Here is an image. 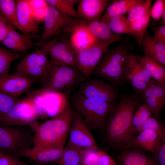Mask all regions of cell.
I'll return each mask as SVG.
<instances>
[{
    "label": "cell",
    "instance_id": "6da1fadb",
    "mask_svg": "<svg viewBox=\"0 0 165 165\" xmlns=\"http://www.w3.org/2000/svg\"><path fill=\"white\" fill-rule=\"evenodd\" d=\"M114 104L101 130L104 143L109 149L122 151L130 149L135 137L132 119L138 108L144 103L142 96L134 92L125 93Z\"/></svg>",
    "mask_w": 165,
    "mask_h": 165
},
{
    "label": "cell",
    "instance_id": "7a4b0ae2",
    "mask_svg": "<svg viewBox=\"0 0 165 165\" xmlns=\"http://www.w3.org/2000/svg\"><path fill=\"white\" fill-rule=\"evenodd\" d=\"M73 112L69 104L59 115L35 126L33 146L63 149Z\"/></svg>",
    "mask_w": 165,
    "mask_h": 165
},
{
    "label": "cell",
    "instance_id": "3957f363",
    "mask_svg": "<svg viewBox=\"0 0 165 165\" xmlns=\"http://www.w3.org/2000/svg\"><path fill=\"white\" fill-rule=\"evenodd\" d=\"M130 48L128 39L126 38L118 45L108 49L90 76L107 81L118 88L125 86L126 61Z\"/></svg>",
    "mask_w": 165,
    "mask_h": 165
},
{
    "label": "cell",
    "instance_id": "277c9868",
    "mask_svg": "<svg viewBox=\"0 0 165 165\" xmlns=\"http://www.w3.org/2000/svg\"><path fill=\"white\" fill-rule=\"evenodd\" d=\"M85 79L77 68L59 65L50 59L47 72L40 82L44 90L71 95Z\"/></svg>",
    "mask_w": 165,
    "mask_h": 165
},
{
    "label": "cell",
    "instance_id": "5b68a950",
    "mask_svg": "<svg viewBox=\"0 0 165 165\" xmlns=\"http://www.w3.org/2000/svg\"><path fill=\"white\" fill-rule=\"evenodd\" d=\"M69 102L82 116L90 129L101 130L114 104L98 101L79 95L72 94Z\"/></svg>",
    "mask_w": 165,
    "mask_h": 165
},
{
    "label": "cell",
    "instance_id": "8992f818",
    "mask_svg": "<svg viewBox=\"0 0 165 165\" xmlns=\"http://www.w3.org/2000/svg\"><path fill=\"white\" fill-rule=\"evenodd\" d=\"M33 145L34 134L28 126L0 125V151L17 157Z\"/></svg>",
    "mask_w": 165,
    "mask_h": 165
},
{
    "label": "cell",
    "instance_id": "52a82bcc",
    "mask_svg": "<svg viewBox=\"0 0 165 165\" xmlns=\"http://www.w3.org/2000/svg\"><path fill=\"white\" fill-rule=\"evenodd\" d=\"M34 44L45 50L50 56V60L56 64L77 68L75 50L68 33H62L47 42L40 41Z\"/></svg>",
    "mask_w": 165,
    "mask_h": 165
},
{
    "label": "cell",
    "instance_id": "ba28073f",
    "mask_svg": "<svg viewBox=\"0 0 165 165\" xmlns=\"http://www.w3.org/2000/svg\"><path fill=\"white\" fill-rule=\"evenodd\" d=\"M118 88L115 85L102 79L90 76L85 78L72 94L98 101L115 104L120 97Z\"/></svg>",
    "mask_w": 165,
    "mask_h": 165
},
{
    "label": "cell",
    "instance_id": "9c48e42d",
    "mask_svg": "<svg viewBox=\"0 0 165 165\" xmlns=\"http://www.w3.org/2000/svg\"><path fill=\"white\" fill-rule=\"evenodd\" d=\"M49 63L47 52L40 48L23 58L16 66V74L40 81L46 74Z\"/></svg>",
    "mask_w": 165,
    "mask_h": 165
},
{
    "label": "cell",
    "instance_id": "30bf717a",
    "mask_svg": "<svg viewBox=\"0 0 165 165\" xmlns=\"http://www.w3.org/2000/svg\"><path fill=\"white\" fill-rule=\"evenodd\" d=\"M66 145L94 151L100 150L82 116L75 111L70 127Z\"/></svg>",
    "mask_w": 165,
    "mask_h": 165
},
{
    "label": "cell",
    "instance_id": "8fae6325",
    "mask_svg": "<svg viewBox=\"0 0 165 165\" xmlns=\"http://www.w3.org/2000/svg\"><path fill=\"white\" fill-rule=\"evenodd\" d=\"M110 45L97 39L89 47L79 50H75L77 68L85 78L90 77Z\"/></svg>",
    "mask_w": 165,
    "mask_h": 165
},
{
    "label": "cell",
    "instance_id": "7c38bea8",
    "mask_svg": "<svg viewBox=\"0 0 165 165\" xmlns=\"http://www.w3.org/2000/svg\"><path fill=\"white\" fill-rule=\"evenodd\" d=\"M152 77L148 71L133 53L127 55L124 74L126 82L132 86L134 92L141 96Z\"/></svg>",
    "mask_w": 165,
    "mask_h": 165
},
{
    "label": "cell",
    "instance_id": "4fadbf2b",
    "mask_svg": "<svg viewBox=\"0 0 165 165\" xmlns=\"http://www.w3.org/2000/svg\"><path fill=\"white\" fill-rule=\"evenodd\" d=\"M37 119L30 101L18 100L9 111L0 117V125L6 126H27Z\"/></svg>",
    "mask_w": 165,
    "mask_h": 165
},
{
    "label": "cell",
    "instance_id": "5bb4252c",
    "mask_svg": "<svg viewBox=\"0 0 165 165\" xmlns=\"http://www.w3.org/2000/svg\"><path fill=\"white\" fill-rule=\"evenodd\" d=\"M73 19L65 17L54 6L48 4L40 41L46 42L61 33L63 28Z\"/></svg>",
    "mask_w": 165,
    "mask_h": 165
},
{
    "label": "cell",
    "instance_id": "9a60e30c",
    "mask_svg": "<svg viewBox=\"0 0 165 165\" xmlns=\"http://www.w3.org/2000/svg\"><path fill=\"white\" fill-rule=\"evenodd\" d=\"M141 96L152 115L159 120L160 113L165 106V86L151 79Z\"/></svg>",
    "mask_w": 165,
    "mask_h": 165
},
{
    "label": "cell",
    "instance_id": "2e32d148",
    "mask_svg": "<svg viewBox=\"0 0 165 165\" xmlns=\"http://www.w3.org/2000/svg\"><path fill=\"white\" fill-rule=\"evenodd\" d=\"M36 81L15 74H9L0 77V91L17 97L27 91Z\"/></svg>",
    "mask_w": 165,
    "mask_h": 165
},
{
    "label": "cell",
    "instance_id": "e0dca14e",
    "mask_svg": "<svg viewBox=\"0 0 165 165\" xmlns=\"http://www.w3.org/2000/svg\"><path fill=\"white\" fill-rule=\"evenodd\" d=\"M71 95L43 89L42 97L48 117L53 118L61 113L69 105Z\"/></svg>",
    "mask_w": 165,
    "mask_h": 165
},
{
    "label": "cell",
    "instance_id": "ac0fdd59",
    "mask_svg": "<svg viewBox=\"0 0 165 165\" xmlns=\"http://www.w3.org/2000/svg\"><path fill=\"white\" fill-rule=\"evenodd\" d=\"M109 0H79L77 11L79 18L87 21L99 20L105 10L110 4Z\"/></svg>",
    "mask_w": 165,
    "mask_h": 165
},
{
    "label": "cell",
    "instance_id": "d6986e66",
    "mask_svg": "<svg viewBox=\"0 0 165 165\" xmlns=\"http://www.w3.org/2000/svg\"><path fill=\"white\" fill-rule=\"evenodd\" d=\"M63 150V149L33 146L23 152L20 156L29 158L41 164L56 163L61 158Z\"/></svg>",
    "mask_w": 165,
    "mask_h": 165
},
{
    "label": "cell",
    "instance_id": "ffe728a7",
    "mask_svg": "<svg viewBox=\"0 0 165 165\" xmlns=\"http://www.w3.org/2000/svg\"><path fill=\"white\" fill-rule=\"evenodd\" d=\"M144 151L133 147L119 151L116 157L122 165H158L156 161L146 154Z\"/></svg>",
    "mask_w": 165,
    "mask_h": 165
},
{
    "label": "cell",
    "instance_id": "44dd1931",
    "mask_svg": "<svg viewBox=\"0 0 165 165\" xmlns=\"http://www.w3.org/2000/svg\"><path fill=\"white\" fill-rule=\"evenodd\" d=\"M16 15L20 31L35 35L38 31L28 0H17Z\"/></svg>",
    "mask_w": 165,
    "mask_h": 165
},
{
    "label": "cell",
    "instance_id": "7402d4cb",
    "mask_svg": "<svg viewBox=\"0 0 165 165\" xmlns=\"http://www.w3.org/2000/svg\"><path fill=\"white\" fill-rule=\"evenodd\" d=\"M163 143L155 131L151 129H145L134 137L130 148L137 147L155 155Z\"/></svg>",
    "mask_w": 165,
    "mask_h": 165
},
{
    "label": "cell",
    "instance_id": "603a6c76",
    "mask_svg": "<svg viewBox=\"0 0 165 165\" xmlns=\"http://www.w3.org/2000/svg\"><path fill=\"white\" fill-rule=\"evenodd\" d=\"M7 33L2 41L3 44L10 50L16 53H20L33 47L34 43L25 35L18 32L15 28L7 23Z\"/></svg>",
    "mask_w": 165,
    "mask_h": 165
},
{
    "label": "cell",
    "instance_id": "cb8c5ba5",
    "mask_svg": "<svg viewBox=\"0 0 165 165\" xmlns=\"http://www.w3.org/2000/svg\"><path fill=\"white\" fill-rule=\"evenodd\" d=\"M87 27L95 38L110 45L124 38L113 33L107 24L99 20L93 21H87Z\"/></svg>",
    "mask_w": 165,
    "mask_h": 165
},
{
    "label": "cell",
    "instance_id": "d4e9b609",
    "mask_svg": "<svg viewBox=\"0 0 165 165\" xmlns=\"http://www.w3.org/2000/svg\"><path fill=\"white\" fill-rule=\"evenodd\" d=\"M145 48V55L165 66V44L152 36L147 31L141 43Z\"/></svg>",
    "mask_w": 165,
    "mask_h": 165
},
{
    "label": "cell",
    "instance_id": "484cf974",
    "mask_svg": "<svg viewBox=\"0 0 165 165\" xmlns=\"http://www.w3.org/2000/svg\"><path fill=\"white\" fill-rule=\"evenodd\" d=\"M142 0H112L106 8L105 12L99 20L107 23L111 18L127 13L131 8Z\"/></svg>",
    "mask_w": 165,
    "mask_h": 165
},
{
    "label": "cell",
    "instance_id": "4316f807",
    "mask_svg": "<svg viewBox=\"0 0 165 165\" xmlns=\"http://www.w3.org/2000/svg\"><path fill=\"white\" fill-rule=\"evenodd\" d=\"M91 151L94 150L66 145L56 163L58 165H80L86 154Z\"/></svg>",
    "mask_w": 165,
    "mask_h": 165
},
{
    "label": "cell",
    "instance_id": "83f0119b",
    "mask_svg": "<svg viewBox=\"0 0 165 165\" xmlns=\"http://www.w3.org/2000/svg\"><path fill=\"white\" fill-rule=\"evenodd\" d=\"M69 39L74 50H79L90 46L97 39L91 34L87 25L72 33Z\"/></svg>",
    "mask_w": 165,
    "mask_h": 165
},
{
    "label": "cell",
    "instance_id": "f1b7e54d",
    "mask_svg": "<svg viewBox=\"0 0 165 165\" xmlns=\"http://www.w3.org/2000/svg\"><path fill=\"white\" fill-rule=\"evenodd\" d=\"M135 55L150 73L152 78L160 84L165 86V67L147 57Z\"/></svg>",
    "mask_w": 165,
    "mask_h": 165
},
{
    "label": "cell",
    "instance_id": "f546056e",
    "mask_svg": "<svg viewBox=\"0 0 165 165\" xmlns=\"http://www.w3.org/2000/svg\"><path fill=\"white\" fill-rule=\"evenodd\" d=\"M0 15L7 23L20 31L17 19L16 1L0 0Z\"/></svg>",
    "mask_w": 165,
    "mask_h": 165
},
{
    "label": "cell",
    "instance_id": "4dcf8cb0",
    "mask_svg": "<svg viewBox=\"0 0 165 165\" xmlns=\"http://www.w3.org/2000/svg\"><path fill=\"white\" fill-rule=\"evenodd\" d=\"M150 10H149L140 18L130 23V27L133 36L137 39L138 45L141 46L146 34L150 21Z\"/></svg>",
    "mask_w": 165,
    "mask_h": 165
},
{
    "label": "cell",
    "instance_id": "1f68e13d",
    "mask_svg": "<svg viewBox=\"0 0 165 165\" xmlns=\"http://www.w3.org/2000/svg\"><path fill=\"white\" fill-rule=\"evenodd\" d=\"M47 3L55 7L62 14L68 18H79L75 6L79 0H45Z\"/></svg>",
    "mask_w": 165,
    "mask_h": 165
},
{
    "label": "cell",
    "instance_id": "d6a6232c",
    "mask_svg": "<svg viewBox=\"0 0 165 165\" xmlns=\"http://www.w3.org/2000/svg\"><path fill=\"white\" fill-rule=\"evenodd\" d=\"M43 89L41 88L28 94L26 98L31 103L37 119L48 118L42 97Z\"/></svg>",
    "mask_w": 165,
    "mask_h": 165
},
{
    "label": "cell",
    "instance_id": "836d02e7",
    "mask_svg": "<svg viewBox=\"0 0 165 165\" xmlns=\"http://www.w3.org/2000/svg\"><path fill=\"white\" fill-rule=\"evenodd\" d=\"M106 24L111 31L116 34H127L133 36L129 23L124 15L112 17L108 20Z\"/></svg>",
    "mask_w": 165,
    "mask_h": 165
},
{
    "label": "cell",
    "instance_id": "e575fe53",
    "mask_svg": "<svg viewBox=\"0 0 165 165\" xmlns=\"http://www.w3.org/2000/svg\"><path fill=\"white\" fill-rule=\"evenodd\" d=\"M23 55L0 47V77L9 74L13 62Z\"/></svg>",
    "mask_w": 165,
    "mask_h": 165
},
{
    "label": "cell",
    "instance_id": "d590c367",
    "mask_svg": "<svg viewBox=\"0 0 165 165\" xmlns=\"http://www.w3.org/2000/svg\"><path fill=\"white\" fill-rule=\"evenodd\" d=\"M152 115L148 106L144 103L136 109L132 119V125L135 136L141 131L143 125Z\"/></svg>",
    "mask_w": 165,
    "mask_h": 165
},
{
    "label": "cell",
    "instance_id": "8d00e7d4",
    "mask_svg": "<svg viewBox=\"0 0 165 165\" xmlns=\"http://www.w3.org/2000/svg\"><path fill=\"white\" fill-rule=\"evenodd\" d=\"M151 0H142L132 7L127 13L126 16L129 23L132 22L141 17L151 7Z\"/></svg>",
    "mask_w": 165,
    "mask_h": 165
},
{
    "label": "cell",
    "instance_id": "74e56055",
    "mask_svg": "<svg viewBox=\"0 0 165 165\" xmlns=\"http://www.w3.org/2000/svg\"><path fill=\"white\" fill-rule=\"evenodd\" d=\"M28 0L35 22H43L48 6L45 0Z\"/></svg>",
    "mask_w": 165,
    "mask_h": 165
},
{
    "label": "cell",
    "instance_id": "f35d334b",
    "mask_svg": "<svg viewBox=\"0 0 165 165\" xmlns=\"http://www.w3.org/2000/svg\"><path fill=\"white\" fill-rule=\"evenodd\" d=\"M147 129H151L155 131L162 141L165 143V127L160 122L159 120L152 117L149 118L143 125L141 131Z\"/></svg>",
    "mask_w": 165,
    "mask_h": 165
},
{
    "label": "cell",
    "instance_id": "ab89813d",
    "mask_svg": "<svg viewBox=\"0 0 165 165\" xmlns=\"http://www.w3.org/2000/svg\"><path fill=\"white\" fill-rule=\"evenodd\" d=\"M18 100L17 97L0 91V117L6 114Z\"/></svg>",
    "mask_w": 165,
    "mask_h": 165
},
{
    "label": "cell",
    "instance_id": "60d3db41",
    "mask_svg": "<svg viewBox=\"0 0 165 165\" xmlns=\"http://www.w3.org/2000/svg\"><path fill=\"white\" fill-rule=\"evenodd\" d=\"M165 11V0H156L150 10V16L157 22L159 21Z\"/></svg>",
    "mask_w": 165,
    "mask_h": 165
},
{
    "label": "cell",
    "instance_id": "b9f144b4",
    "mask_svg": "<svg viewBox=\"0 0 165 165\" xmlns=\"http://www.w3.org/2000/svg\"><path fill=\"white\" fill-rule=\"evenodd\" d=\"M87 21L73 18L63 28L61 33H71L77 29L87 25Z\"/></svg>",
    "mask_w": 165,
    "mask_h": 165
},
{
    "label": "cell",
    "instance_id": "7bdbcfd3",
    "mask_svg": "<svg viewBox=\"0 0 165 165\" xmlns=\"http://www.w3.org/2000/svg\"><path fill=\"white\" fill-rule=\"evenodd\" d=\"M0 165H27L16 157L7 155L0 151Z\"/></svg>",
    "mask_w": 165,
    "mask_h": 165
},
{
    "label": "cell",
    "instance_id": "ee69618b",
    "mask_svg": "<svg viewBox=\"0 0 165 165\" xmlns=\"http://www.w3.org/2000/svg\"><path fill=\"white\" fill-rule=\"evenodd\" d=\"M97 151H91L86 154L80 165H101Z\"/></svg>",
    "mask_w": 165,
    "mask_h": 165
},
{
    "label": "cell",
    "instance_id": "f6af8a7d",
    "mask_svg": "<svg viewBox=\"0 0 165 165\" xmlns=\"http://www.w3.org/2000/svg\"><path fill=\"white\" fill-rule=\"evenodd\" d=\"M101 165H119L110 155L101 149L97 151Z\"/></svg>",
    "mask_w": 165,
    "mask_h": 165
},
{
    "label": "cell",
    "instance_id": "bcb514c9",
    "mask_svg": "<svg viewBox=\"0 0 165 165\" xmlns=\"http://www.w3.org/2000/svg\"><path fill=\"white\" fill-rule=\"evenodd\" d=\"M151 28L154 32L153 37L165 44V25H160L156 27Z\"/></svg>",
    "mask_w": 165,
    "mask_h": 165
},
{
    "label": "cell",
    "instance_id": "7dc6e473",
    "mask_svg": "<svg viewBox=\"0 0 165 165\" xmlns=\"http://www.w3.org/2000/svg\"><path fill=\"white\" fill-rule=\"evenodd\" d=\"M155 155L157 163L160 165H165V143H162Z\"/></svg>",
    "mask_w": 165,
    "mask_h": 165
},
{
    "label": "cell",
    "instance_id": "c3c4849f",
    "mask_svg": "<svg viewBox=\"0 0 165 165\" xmlns=\"http://www.w3.org/2000/svg\"><path fill=\"white\" fill-rule=\"evenodd\" d=\"M8 30L7 23L0 15V42H2Z\"/></svg>",
    "mask_w": 165,
    "mask_h": 165
},
{
    "label": "cell",
    "instance_id": "681fc988",
    "mask_svg": "<svg viewBox=\"0 0 165 165\" xmlns=\"http://www.w3.org/2000/svg\"><path fill=\"white\" fill-rule=\"evenodd\" d=\"M161 19L162 20L160 25H165V11L164 12L162 15Z\"/></svg>",
    "mask_w": 165,
    "mask_h": 165
},
{
    "label": "cell",
    "instance_id": "f907efd6",
    "mask_svg": "<svg viewBox=\"0 0 165 165\" xmlns=\"http://www.w3.org/2000/svg\"><path fill=\"white\" fill-rule=\"evenodd\" d=\"M33 165H45L44 164H39L38 163H36V164H34Z\"/></svg>",
    "mask_w": 165,
    "mask_h": 165
}]
</instances>
